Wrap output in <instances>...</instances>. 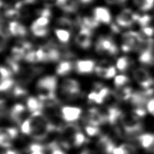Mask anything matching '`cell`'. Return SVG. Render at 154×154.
I'll use <instances>...</instances> for the list:
<instances>
[{"instance_id":"obj_1","label":"cell","mask_w":154,"mask_h":154,"mask_svg":"<svg viewBox=\"0 0 154 154\" xmlns=\"http://www.w3.org/2000/svg\"><path fill=\"white\" fill-rule=\"evenodd\" d=\"M121 123L126 136L133 138L138 135L143 131V125L134 114H123L121 118Z\"/></svg>"},{"instance_id":"obj_2","label":"cell","mask_w":154,"mask_h":154,"mask_svg":"<svg viewBox=\"0 0 154 154\" xmlns=\"http://www.w3.org/2000/svg\"><path fill=\"white\" fill-rule=\"evenodd\" d=\"M57 87V79L54 76H46L38 81L36 85V90L38 97L56 95V91Z\"/></svg>"},{"instance_id":"obj_3","label":"cell","mask_w":154,"mask_h":154,"mask_svg":"<svg viewBox=\"0 0 154 154\" xmlns=\"http://www.w3.org/2000/svg\"><path fill=\"white\" fill-rule=\"evenodd\" d=\"M143 36L139 32L131 31L125 32L122 36V48L124 52L138 51L143 40Z\"/></svg>"},{"instance_id":"obj_4","label":"cell","mask_w":154,"mask_h":154,"mask_svg":"<svg viewBox=\"0 0 154 154\" xmlns=\"http://www.w3.org/2000/svg\"><path fill=\"white\" fill-rule=\"evenodd\" d=\"M137 51L139 53V60L141 64H154V39L152 38L144 37Z\"/></svg>"},{"instance_id":"obj_5","label":"cell","mask_w":154,"mask_h":154,"mask_svg":"<svg viewBox=\"0 0 154 154\" xmlns=\"http://www.w3.org/2000/svg\"><path fill=\"white\" fill-rule=\"evenodd\" d=\"M95 50L99 54L115 56L118 52V48L113 38L108 36L100 37L95 43Z\"/></svg>"},{"instance_id":"obj_6","label":"cell","mask_w":154,"mask_h":154,"mask_svg":"<svg viewBox=\"0 0 154 154\" xmlns=\"http://www.w3.org/2000/svg\"><path fill=\"white\" fill-rule=\"evenodd\" d=\"M61 89L62 94L70 100L76 98L81 94L79 82L72 79L64 80L61 85Z\"/></svg>"},{"instance_id":"obj_7","label":"cell","mask_w":154,"mask_h":154,"mask_svg":"<svg viewBox=\"0 0 154 154\" xmlns=\"http://www.w3.org/2000/svg\"><path fill=\"white\" fill-rule=\"evenodd\" d=\"M139 17V14H138L134 12L129 8H126L116 16V21L118 26L129 27L133 25L135 22H137Z\"/></svg>"},{"instance_id":"obj_8","label":"cell","mask_w":154,"mask_h":154,"mask_svg":"<svg viewBox=\"0 0 154 154\" xmlns=\"http://www.w3.org/2000/svg\"><path fill=\"white\" fill-rule=\"evenodd\" d=\"M133 77L140 86L144 89H149L153 84V79L150 72L143 68H138L134 70Z\"/></svg>"},{"instance_id":"obj_9","label":"cell","mask_w":154,"mask_h":154,"mask_svg":"<svg viewBox=\"0 0 154 154\" xmlns=\"http://www.w3.org/2000/svg\"><path fill=\"white\" fill-rule=\"evenodd\" d=\"M96 90L90 93L88 95V100L91 102L97 104L103 103L111 94V91L109 88L103 87L102 85L97 84L95 85Z\"/></svg>"},{"instance_id":"obj_10","label":"cell","mask_w":154,"mask_h":154,"mask_svg":"<svg viewBox=\"0 0 154 154\" xmlns=\"http://www.w3.org/2000/svg\"><path fill=\"white\" fill-rule=\"evenodd\" d=\"M101 114L105 119L106 123H109L112 125L117 124L118 120H121L122 116V112L117 107H108L100 109Z\"/></svg>"},{"instance_id":"obj_11","label":"cell","mask_w":154,"mask_h":154,"mask_svg":"<svg viewBox=\"0 0 154 154\" xmlns=\"http://www.w3.org/2000/svg\"><path fill=\"white\" fill-rule=\"evenodd\" d=\"M85 122L87 125H93L98 126L103 124H106V121L100 110L97 108H90L87 112L86 116L84 118Z\"/></svg>"},{"instance_id":"obj_12","label":"cell","mask_w":154,"mask_h":154,"mask_svg":"<svg viewBox=\"0 0 154 154\" xmlns=\"http://www.w3.org/2000/svg\"><path fill=\"white\" fill-rule=\"evenodd\" d=\"M81 114V109L76 107L64 106L61 108V112H60L62 119L68 123L75 122V121L79 120Z\"/></svg>"},{"instance_id":"obj_13","label":"cell","mask_w":154,"mask_h":154,"mask_svg":"<svg viewBox=\"0 0 154 154\" xmlns=\"http://www.w3.org/2000/svg\"><path fill=\"white\" fill-rule=\"evenodd\" d=\"M92 30L86 28H81L76 35L75 41L77 45L82 49H88L91 45Z\"/></svg>"},{"instance_id":"obj_14","label":"cell","mask_w":154,"mask_h":154,"mask_svg":"<svg viewBox=\"0 0 154 154\" xmlns=\"http://www.w3.org/2000/svg\"><path fill=\"white\" fill-rule=\"evenodd\" d=\"M95 67V62L92 60H79L75 64V70L80 75L91 74Z\"/></svg>"},{"instance_id":"obj_15","label":"cell","mask_w":154,"mask_h":154,"mask_svg":"<svg viewBox=\"0 0 154 154\" xmlns=\"http://www.w3.org/2000/svg\"><path fill=\"white\" fill-rule=\"evenodd\" d=\"M93 17L100 23L109 24L112 20V15L109 10L105 7H96L93 10Z\"/></svg>"},{"instance_id":"obj_16","label":"cell","mask_w":154,"mask_h":154,"mask_svg":"<svg viewBox=\"0 0 154 154\" xmlns=\"http://www.w3.org/2000/svg\"><path fill=\"white\" fill-rule=\"evenodd\" d=\"M26 112V108L20 103L14 106L10 112V118L14 122L22 125V121Z\"/></svg>"},{"instance_id":"obj_17","label":"cell","mask_w":154,"mask_h":154,"mask_svg":"<svg viewBox=\"0 0 154 154\" xmlns=\"http://www.w3.org/2000/svg\"><path fill=\"white\" fill-rule=\"evenodd\" d=\"M97 146L103 154H113L116 148L113 141L108 136L101 137L97 143Z\"/></svg>"},{"instance_id":"obj_18","label":"cell","mask_w":154,"mask_h":154,"mask_svg":"<svg viewBox=\"0 0 154 154\" xmlns=\"http://www.w3.org/2000/svg\"><path fill=\"white\" fill-rule=\"evenodd\" d=\"M137 141L145 150L154 153V134L146 133L137 137Z\"/></svg>"},{"instance_id":"obj_19","label":"cell","mask_w":154,"mask_h":154,"mask_svg":"<svg viewBox=\"0 0 154 154\" xmlns=\"http://www.w3.org/2000/svg\"><path fill=\"white\" fill-rule=\"evenodd\" d=\"M56 4L60 9L66 13L75 12L78 8L76 0H56Z\"/></svg>"},{"instance_id":"obj_20","label":"cell","mask_w":154,"mask_h":154,"mask_svg":"<svg viewBox=\"0 0 154 154\" xmlns=\"http://www.w3.org/2000/svg\"><path fill=\"white\" fill-rule=\"evenodd\" d=\"M9 31L11 35L14 37H24L27 34L25 26L15 20L9 23Z\"/></svg>"},{"instance_id":"obj_21","label":"cell","mask_w":154,"mask_h":154,"mask_svg":"<svg viewBox=\"0 0 154 154\" xmlns=\"http://www.w3.org/2000/svg\"><path fill=\"white\" fill-rule=\"evenodd\" d=\"M133 93V89L131 87H126L123 88H119L118 89L114 91L113 92V95L118 100L127 101L131 100Z\"/></svg>"},{"instance_id":"obj_22","label":"cell","mask_w":154,"mask_h":154,"mask_svg":"<svg viewBox=\"0 0 154 154\" xmlns=\"http://www.w3.org/2000/svg\"><path fill=\"white\" fill-rule=\"evenodd\" d=\"M27 109L31 113L41 111L44 108L43 105L39 99L35 97H29L26 101Z\"/></svg>"},{"instance_id":"obj_23","label":"cell","mask_w":154,"mask_h":154,"mask_svg":"<svg viewBox=\"0 0 154 154\" xmlns=\"http://www.w3.org/2000/svg\"><path fill=\"white\" fill-rule=\"evenodd\" d=\"M73 68L72 63L68 61V60H64L59 63L56 67V73L60 76H65L69 74L72 71Z\"/></svg>"},{"instance_id":"obj_24","label":"cell","mask_w":154,"mask_h":154,"mask_svg":"<svg viewBox=\"0 0 154 154\" xmlns=\"http://www.w3.org/2000/svg\"><path fill=\"white\" fill-rule=\"evenodd\" d=\"M134 4L143 12L152 10L154 6V0H134Z\"/></svg>"},{"instance_id":"obj_25","label":"cell","mask_w":154,"mask_h":154,"mask_svg":"<svg viewBox=\"0 0 154 154\" xmlns=\"http://www.w3.org/2000/svg\"><path fill=\"white\" fill-rule=\"evenodd\" d=\"M55 34L60 42L66 43L70 41L71 34L70 31L64 29H56L54 30Z\"/></svg>"},{"instance_id":"obj_26","label":"cell","mask_w":154,"mask_h":154,"mask_svg":"<svg viewBox=\"0 0 154 154\" xmlns=\"http://www.w3.org/2000/svg\"><path fill=\"white\" fill-rule=\"evenodd\" d=\"M135 148L128 144H122L120 147H116L113 154H135Z\"/></svg>"},{"instance_id":"obj_27","label":"cell","mask_w":154,"mask_h":154,"mask_svg":"<svg viewBox=\"0 0 154 154\" xmlns=\"http://www.w3.org/2000/svg\"><path fill=\"white\" fill-rule=\"evenodd\" d=\"M27 89L24 87V85L23 83H19L16 85L12 89V95L14 97L19 98L22 97H24L27 95Z\"/></svg>"},{"instance_id":"obj_28","label":"cell","mask_w":154,"mask_h":154,"mask_svg":"<svg viewBox=\"0 0 154 154\" xmlns=\"http://www.w3.org/2000/svg\"><path fill=\"white\" fill-rule=\"evenodd\" d=\"M88 142V139L85 136L83 133H82L81 131H79L75 136L74 137L72 141V145L75 147H81L82 145L87 143Z\"/></svg>"},{"instance_id":"obj_29","label":"cell","mask_w":154,"mask_h":154,"mask_svg":"<svg viewBox=\"0 0 154 154\" xmlns=\"http://www.w3.org/2000/svg\"><path fill=\"white\" fill-rule=\"evenodd\" d=\"M129 66H130V60L128 57H120L117 60L116 67L120 72H125L128 69Z\"/></svg>"},{"instance_id":"obj_30","label":"cell","mask_w":154,"mask_h":154,"mask_svg":"<svg viewBox=\"0 0 154 154\" xmlns=\"http://www.w3.org/2000/svg\"><path fill=\"white\" fill-rule=\"evenodd\" d=\"M31 30L35 36L38 37H43L46 36L48 33V27H41L32 24Z\"/></svg>"},{"instance_id":"obj_31","label":"cell","mask_w":154,"mask_h":154,"mask_svg":"<svg viewBox=\"0 0 154 154\" xmlns=\"http://www.w3.org/2000/svg\"><path fill=\"white\" fill-rule=\"evenodd\" d=\"M14 87V81L12 79H7L1 80L0 90L2 92H7L12 90Z\"/></svg>"},{"instance_id":"obj_32","label":"cell","mask_w":154,"mask_h":154,"mask_svg":"<svg viewBox=\"0 0 154 154\" xmlns=\"http://www.w3.org/2000/svg\"><path fill=\"white\" fill-rule=\"evenodd\" d=\"M1 133H3L5 134V136L8 137L10 139L14 140L16 139V137H18V130L16 128H2Z\"/></svg>"},{"instance_id":"obj_33","label":"cell","mask_w":154,"mask_h":154,"mask_svg":"<svg viewBox=\"0 0 154 154\" xmlns=\"http://www.w3.org/2000/svg\"><path fill=\"white\" fill-rule=\"evenodd\" d=\"M47 150H49L51 154H66L64 151L60 149V143L56 141L49 143L47 147Z\"/></svg>"},{"instance_id":"obj_34","label":"cell","mask_w":154,"mask_h":154,"mask_svg":"<svg viewBox=\"0 0 154 154\" xmlns=\"http://www.w3.org/2000/svg\"><path fill=\"white\" fill-rule=\"evenodd\" d=\"M129 82V79L126 75H118L115 77L114 79V85L118 88H120L125 86Z\"/></svg>"},{"instance_id":"obj_35","label":"cell","mask_w":154,"mask_h":154,"mask_svg":"<svg viewBox=\"0 0 154 154\" xmlns=\"http://www.w3.org/2000/svg\"><path fill=\"white\" fill-rule=\"evenodd\" d=\"M151 22H152V17L149 15H143V16H140L137 20V23L139 24V26L142 28L143 27L147 26L150 25Z\"/></svg>"},{"instance_id":"obj_36","label":"cell","mask_w":154,"mask_h":154,"mask_svg":"<svg viewBox=\"0 0 154 154\" xmlns=\"http://www.w3.org/2000/svg\"><path fill=\"white\" fill-rule=\"evenodd\" d=\"M85 131L89 136H97L100 133V129L98 126L93 125H87L85 126Z\"/></svg>"},{"instance_id":"obj_37","label":"cell","mask_w":154,"mask_h":154,"mask_svg":"<svg viewBox=\"0 0 154 154\" xmlns=\"http://www.w3.org/2000/svg\"><path fill=\"white\" fill-rule=\"evenodd\" d=\"M57 24H58L60 26H62L64 29H70L72 26V22H71L69 18H68L66 17L60 18L58 20H57Z\"/></svg>"},{"instance_id":"obj_38","label":"cell","mask_w":154,"mask_h":154,"mask_svg":"<svg viewBox=\"0 0 154 154\" xmlns=\"http://www.w3.org/2000/svg\"><path fill=\"white\" fill-rule=\"evenodd\" d=\"M0 144L1 146L4 148H10L12 147V140L10 139L3 133L0 134Z\"/></svg>"},{"instance_id":"obj_39","label":"cell","mask_w":154,"mask_h":154,"mask_svg":"<svg viewBox=\"0 0 154 154\" xmlns=\"http://www.w3.org/2000/svg\"><path fill=\"white\" fill-rule=\"evenodd\" d=\"M12 72L10 68H8L7 66H2L1 67V80L7 79L11 78L12 75Z\"/></svg>"},{"instance_id":"obj_40","label":"cell","mask_w":154,"mask_h":154,"mask_svg":"<svg viewBox=\"0 0 154 154\" xmlns=\"http://www.w3.org/2000/svg\"><path fill=\"white\" fill-rule=\"evenodd\" d=\"M141 31L143 35L147 38H152L154 35V28L151 25L142 28Z\"/></svg>"},{"instance_id":"obj_41","label":"cell","mask_w":154,"mask_h":154,"mask_svg":"<svg viewBox=\"0 0 154 154\" xmlns=\"http://www.w3.org/2000/svg\"><path fill=\"white\" fill-rule=\"evenodd\" d=\"M147 109L150 114H154V98L149 101L147 105Z\"/></svg>"},{"instance_id":"obj_42","label":"cell","mask_w":154,"mask_h":154,"mask_svg":"<svg viewBox=\"0 0 154 154\" xmlns=\"http://www.w3.org/2000/svg\"><path fill=\"white\" fill-rule=\"evenodd\" d=\"M3 154H20L16 150H12V149H8L7 151H5L4 153Z\"/></svg>"},{"instance_id":"obj_43","label":"cell","mask_w":154,"mask_h":154,"mask_svg":"<svg viewBox=\"0 0 154 154\" xmlns=\"http://www.w3.org/2000/svg\"><path fill=\"white\" fill-rule=\"evenodd\" d=\"M126 0H111L110 2L112 4H124Z\"/></svg>"},{"instance_id":"obj_44","label":"cell","mask_w":154,"mask_h":154,"mask_svg":"<svg viewBox=\"0 0 154 154\" xmlns=\"http://www.w3.org/2000/svg\"><path fill=\"white\" fill-rule=\"evenodd\" d=\"M80 1L83 4H89L92 2L94 1V0H80Z\"/></svg>"},{"instance_id":"obj_45","label":"cell","mask_w":154,"mask_h":154,"mask_svg":"<svg viewBox=\"0 0 154 154\" xmlns=\"http://www.w3.org/2000/svg\"><path fill=\"white\" fill-rule=\"evenodd\" d=\"M29 154H45V151H38V152H30Z\"/></svg>"},{"instance_id":"obj_46","label":"cell","mask_w":154,"mask_h":154,"mask_svg":"<svg viewBox=\"0 0 154 154\" xmlns=\"http://www.w3.org/2000/svg\"><path fill=\"white\" fill-rule=\"evenodd\" d=\"M81 154H89V153H87V152H83V153H82Z\"/></svg>"},{"instance_id":"obj_47","label":"cell","mask_w":154,"mask_h":154,"mask_svg":"<svg viewBox=\"0 0 154 154\" xmlns=\"http://www.w3.org/2000/svg\"><path fill=\"white\" fill-rule=\"evenodd\" d=\"M107 1H108V2H110V1H111V0H107Z\"/></svg>"}]
</instances>
